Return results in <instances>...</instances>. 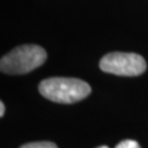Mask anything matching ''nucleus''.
<instances>
[{
	"instance_id": "obj_4",
	"label": "nucleus",
	"mask_w": 148,
	"mask_h": 148,
	"mask_svg": "<svg viewBox=\"0 0 148 148\" xmlns=\"http://www.w3.org/2000/svg\"><path fill=\"white\" fill-rule=\"evenodd\" d=\"M20 148H57V146L51 142H36V143L25 144Z\"/></svg>"
},
{
	"instance_id": "obj_5",
	"label": "nucleus",
	"mask_w": 148,
	"mask_h": 148,
	"mask_svg": "<svg viewBox=\"0 0 148 148\" xmlns=\"http://www.w3.org/2000/svg\"><path fill=\"white\" fill-rule=\"evenodd\" d=\"M115 148H140V146H139V144H138L137 142H135V140L126 139V140L121 142Z\"/></svg>"
},
{
	"instance_id": "obj_1",
	"label": "nucleus",
	"mask_w": 148,
	"mask_h": 148,
	"mask_svg": "<svg viewBox=\"0 0 148 148\" xmlns=\"http://www.w3.org/2000/svg\"><path fill=\"white\" fill-rule=\"evenodd\" d=\"M40 93L57 103H75L85 99L91 92L90 86L77 78L54 77L43 80L38 86Z\"/></svg>"
},
{
	"instance_id": "obj_6",
	"label": "nucleus",
	"mask_w": 148,
	"mask_h": 148,
	"mask_svg": "<svg viewBox=\"0 0 148 148\" xmlns=\"http://www.w3.org/2000/svg\"><path fill=\"white\" fill-rule=\"evenodd\" d=\"M3 114H5V104L3 102H1L0 103V116H3Z\"/></svg>"
},
{
	"instance_id": "obj_3",
	"label": "nucleus",
	"mask_w": 148,
	"mask_h": 148,
	"mask_svg": "<svg viewBox=\"0 0 148 148\" xmlns=\"http://www.w3.org/2000/svg\"><path fill=\"white\" fill-rule=\"evenodd\" d=\"M146 68L145 59L135 53H110L100 60V69L102 71L117 76H139Z\"/></svg>"
},
{
	"instance_id": "obj_2",
	"label": "nucleus",
	"mask_w": 148,
	"mask_h": 148,
	"mask_svg": "<svg viewBox=\"0 0 148 148\" xmlns=\"http://www.w3.org/2000/svg\"><path fill=\"white\" fill-rule=\"evenodd\" d=\"M46 57V52L41 46L23 45L12 49L1 58L0 69L9 75L27 74L43 65Z\"/></svg>"
},
{
	"instance_id": "obj_7",
	"label": "nucleus",
	"mask_w": 148,
	"mask_h": 148,
	"mask_svg": "<svg viewBox=\"0 0 148 148\" xmlns=\"http://www.w3.org/2000/svg\"><path fill=\"white\" fill-rule=\"evenodd\" d=\"M98 148H109V147H106V146H100V147H98Z\"/></svg>"
}]
</instances>
